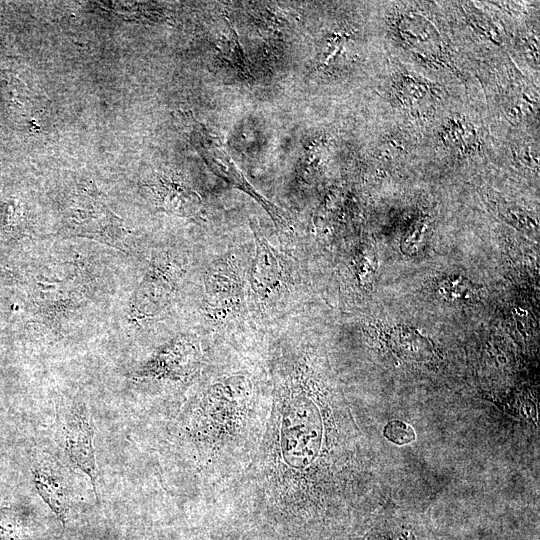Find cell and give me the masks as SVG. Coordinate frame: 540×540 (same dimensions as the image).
<instances>
[{"instance_id": "obj_1", "label": "cell", "mask_w": 540, "mask_h": 540, "mask_svg": "<svg viewBox=\"0 0 540 540\" xmlns=\"http://www.w3.org/2000/svg\"><path fill=\"white\" fill-rule=\"evenodd\" d=\"M95 427L92 415L83 404H72L56 415L55 438L69 460L91 480L95 494L98 467L93 440Z\"/></svg>"}, {"instance_id": "obj_2", "label": "cell", "mask_w": 540, "mask_h": 540, "mask_svg": "<svg viewBox=\"0 0 540 540\" xmlns=\"http://www.w3.org/2000/svg\"><path fill=\"white\" fill-rule=\"evenodd\" d=\"M190 142L212 172L229 185L255 198L275 221L284 222L279 209L258 194L235 164L221 139L192 115H184Z\"/></svg>"}, {"instance_id": "obj_3", "label": "cell", "mask_w": 540, "mask_h": 540, "mask_svg": "<svg viewBox=\"0 0 540 540\" xmlns=\"http://www.w3.org/2000/svg\"><path fill=\"white\" fill-rule=\"evenodd\" d=\"M243 282L230 259L215 263L204 282V309L212 320L222 321L237 313L242 304Z\"/></svg>"}, {"instance_id": "obj_4", "label": "cell", "mask_w": 540, "mask_h": 540, "mask_svg": "<svg viewBox=\"0 0 540 540\" xmlns=\"http://www.w3.org/2000/svg\"><path fill=\"white\" fill-rule=\"evenodd\" d=\"M32 475L39 495L65 527L73 500L63 467L50 454L39 453L32 464Z\"/></svg>"}, {"instance_id": "obj_5", "label": "cell", "mask_w": 540, "mask_h": 540, "mask_svg": "<svg viewBox=\"0 0 540 540\" xmlns=\"http://www.w3.org/2000/svg\"><path fill=\"white\" fill-rule=\"evenodd\" d=\"M249 283L252 291L262 301L277 297L286 283V272L278 254L267 239L257 232Z\"/></svg>"}, {"instance_id": "obj_6", "label": "cell", "mask_w": 540, "mask_h": 540, "mask_svg": "<svg viewBox=\"0 0 540 540\" xmlns=\"http://www.w3.org/2000/svg\"><path fill=\"white\" fill-rule=\"evenodd\" d=\"M145 187L150 191L155 204L164 211L183 217L200 216L202 200L199 194L180 177L160 173Z\"/></svg>"}, {"instance_id": "obj_7", "label": "cell", "mask_w": 540, "mask_h": 540, "mask_svg": "<svg viewBox=\"0 0 540 540\" xmlns=\"http://www.w3.org/2000/svg\"><path fill=\"white\" fill-rule=\"evenodd\" d=\"M179 268L167 259L157 262L145 276L138 293V310L150 317L161 312L175 289Z\"/></svg>"}, {"instance_id": "obj_8", "label": "cell", "mask_w": 540, "mask_h": 540, "mask_svg": "<svg viewBox=\"0 0 540 540\" xmlns=\"http://www.w3.org/2000/svg\"><path fill=\"white\" fill-rule=\"evenodd\" d=\"M0 540H30L22 517L8 506H0Z\"/></svg>"}, {"instance_id": "obj_9", "label": "cell", "mask_w": 540, "mask_h": 540, "mask_svg": "<svg viewBox=\"0 0 540 540\" xmlns=\"http://www.w3.org/2000/svg\"><path fill=\"white\" fill-rule=\"evenodd\" d=\"M368 540H419V538L412 525L387 521L373 529Z\"/></svg>"}, {"instance_id": "obj_10", "label": "cell", "mask_w": 540, "mask_h": 540, "mask_svg": "<svg viewBox=\"0 0 540 540\" xmlns=\"http://www.w3.org/2000/svg\"><path fill=\"white\" fill-rule=\"evenodd\" d=\"M479 288L466 279L457 277L444 280L439 292L448 300L471 301L479 296Z\"/></svg>"}, {"instance_id": "obj_11", "label": "cell", "mask_w": 540, "mask_h": 540, "mask_svg": "<svg viewBox=\"0 0 540 540\" xmlns=\"http://www.w3.org/2000/svg\"><path fill=\"white\" fill-rule=\"evenodd\" d=\"M384 436L395 444L403 445L412 442L416 435L413 428L400 420H393L386 424Z\"/></svg>"}, {"instance_id": "obj_12", "label": "cell", "mask_w": 540, "mask_h": 540, "mask_svg": "<svg viewBox=\"0 0 540 540\" xmlns=\"http://www.w3.org/2000/svg\"><path fill=\"white\" fill-rule=\"evenodd\" d=\"M372 263L366 250H362L356 258L357 276L362 284L369 282L372 273Z\"/></svg>"}]
</instances>
